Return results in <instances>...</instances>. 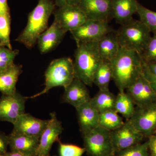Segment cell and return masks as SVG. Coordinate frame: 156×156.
Wrapping results in <instances>:
<instances>
[{
    "label": "cell",
    "instance_id": "obj_37",
    "mask_svg": "<svg viewBox=\"0 0 156 156\" xmlns=\"http://www.w3.org/2000/svg\"><path fill=\"white\" fill-rule=\"evenodd\" d=\"M9 13L10 11L7 0H0V14Z\"/></svg>",
    "mask_w": 156,
    "mask_h": 156
},
{
    "label": "cell",
    "instance_id": "obj_6",
    "mask_svg": "<svg viewBox=\"0 0 156 156\" xmlns=\"http://www.w3.org/2000/svg\"><path fill=\"white\" fill-rule=\"evenodd\" d=\"M84 147L89 156H114L111 131L98 126L83 134Z\"/></svg>",
    "mask_w": 156,
    "mask_h": 156
},
{
    "label": "cell",
    "instance_id": "obj_44",
    "mask_svg": "<svg viewBox=\"0 0 156 156\" xmlns=\"http://www.w3.org/2000/svg\"></svg>",
    "mask_w": 156,
    "mask_h": 156
},
{
    "label": "cell",
    "instance_id": "obj_39",
    "mask_svg": "<svg viewBox=\"0 0 156 156\" xmlns=\"http://www.w3.org/2000/svg\"><path fill=\"white\" fill-rule=\"evenodd\" d=\"M5 156H30L26 155L23 154L18 152L14 151H11L10 152H7V153L5 155Z\"/></svg>",
    "mask_w": 156,
    "mask_h": 156
},
{
    "label": "cell",
    "instance_id": "obj_41",
    "mask_svg": "<svg viewBox=\"0 0 156 156\" xmlns=\"http://www.w3.org/2000/svg\"><path fill=\"white\" fill-rule=\"evenodd\" d=\"M154 134H156V131H155V132Z\"/></svg>",
    "mask_w": 156,
    "mask_h": 156
},
{
    "label": "cell",
    "instance_id": "obj_28",
    "mask_svg": "<svg viewBox=\"0 0 156 156\" xmlns=\"http://www.w3.org/2000/svg\"><path fill=\"white\" fill-rule=\"evenodd\" d=\"M136 13L140 17V20L149 28L151 33H156V12L145 8L138 3Z\"/></svg>",
    "mask_w": 156,
    "mask_h": 156
},
{
    "label": "cell",
    "instance_id": "obj_5",
    "mask_svg": "<svg viewBox=\"0 0 156 156\" xmlns=\"http://www.w3.org/2000/svg\"><path fill=\"white\" fill-rule=\"evenodd\" d=\"M45 88L41 92L27 98H35L44 95L54 87L66 88L76 77L73 61L69 57L54 59L49 65L45 74Z\"/></svg>",
    "mask_w": 156,
    "mask_h": 156
},
{
    "label": "cell",
    "instance_id": "obj_23",
    "mask_svg": "<svg viewBox=\"0 0 156 156\" xmlns=\"http://www.w3.org/2000/svg\"><path fill=\"white\" fill-rule=\"evenodd\" d=\"M116 96L109 90H99L94 97L91 98L89 102L101 113L111 110H114Z\"/></svg>",
    "mask_w": 156,
    "mask_h": 156
},
{
    "label": "cell",
    "instance_id": "obj_45",
    "mask_svg": "<svg viewBox=\"0 0 156 156\" xmlns=\"http://www.w3.org/2000/svg\"></svg>",
    "mask_w": 156,
    "mask_h": 156
},
{
    "label": "cell",
    "instance_id": "obj_27",
    "mask_svg": "<svg viewBox=\"0 0 156 156\" xmlns=\"http://www.w3.org/2000/svg\"><path fill=\"white\" fill-rule=\"evenodd\" d=\"M11 16L9 14H0V44L12 50L10 41Z\"/></svg>",
    "mask_w": 156,
    "mask_h": 156
},
{
    "label": "cell",
    "instance_id": "obj_31",
    "mask_svg": "<svg viewBox=\"0 0 156 156\" xmlns=\"http://www.w3.org/2000/svg\"><path fill=\"white\" fill-rule=\"evenodd\" d=\"M59 142V153L60 156H82L86 152L85 147L73 144H64Z\"/></svg>",
    "mask_w": 156,
    "mask_h": 156
},
{
    "label": "cell",
    "instance_id": "obj_33",
    "mask_svg": "<svg viewBox=\"0 0 156 156\" xmlns=\"http://www.w3.org/2000/svg\"><path fill=\"white\" fill-rule=\"evenodd\" d=\"M143 75L148 81L156 94V77L151 72L146 62H143Z\"/></svg>",
    "mask_w": 156,
    "mask_h": 156
},
{
    "label": "cell",
    "instance_id": "obj_30",
    "mask_svg": "<svg viewBox=\"0 0 156 156\" xmlns=\"http://www.w3.org/2000/svg\"><path fill=\"white\" fill-rule=\"evenodd\" d=\"M19 50H11L6 47L0 48V71L8 68L13 64L16 56L19 54Z\"/></svg>",
    "mask_w": 156,
    "mask_h": 156
},
{
    "label": "cell",
    "instance_id": "obj_24",
    "mask_svg": "<svg viewBox=\"0 0 156 156\" xmlns=\"http://www.w3.org/2000/svg\"><path fill=\"white\" fill-rule=\"evenodd\" d=\"M132 98L125 91H119L116 96L114 110L123 116L126 120L130 119L134 114L135 106Z\"/></svg>",
    "mask_w": 156,
    "mask_h": 156
},
{
    "label": "cell",
    "instance_id": "obj_10",
    "mask_svg": "<svg viewBox=\"0 0 156 156\" xmlns=\"http://www.w3.org/2000/svg\"><path fill=\"white\" fill-rule=\"evenodd\" d=\"M26 99L17 91L12 95H3L0 98V121L14 124L20 115L25 113Z\"/></svg>",
    "mask_w": 156,
    "mask_h": 156
},
{
    "label": "cell",
    "instance_id": "obj_21",
    "mask_svg": "<svg viewBox=\"0 0 156 156\" xmlns=\"http://www.w3.org/2000/svg\"><path fill=\"white\" fill-rule=\"evenodd\" d=\"M22 72V66L14 63L0 71V92L3 95H12L16 93V84Z\"/></svg>",
    "mask_w": 156,
    "mask_h": 156
},
{
    "label": "cell",
    "instance_id": "obj_26",
    "mask_svg": "<svg viewBox=\"0 0 156 156\" xmlns=\"http://www.w3.org/2000/svg\"><path fill=\"white\" fill-rule=\"evenodd\" d=\"M122 118L114 110L99 113V126L112 131L124 124Z\"/></svg>",
    "mask_w": 156,
    "mask_h": 156
},
{
    "label": "cell",
    "instance_id": "obj_17",
    "mask_svg": "<svg viewBox=\"0 0 156 156\" xmlns=\"http://www.w3.org/2000/svg\"><path fill=\"white\" fill-rule=\"evenodd\" d=\"M64 89L62 101L75 108L89 102L91 98L87 85L77 78L75 77Z\"/></svg>",
    "mask_w": 156,
    "mask_h": 156
},
{
    "label": "cell",
    "instance_id": "obj_3",
    "mask_svg": "<svg viewBox=\"0 0 156 156\" xmlns=\"http://www.w3.org/2000/svg\"><path fill=\"white\" fill-rule=\"evenodd\" d=\"M98 41L77 44L73 62L76 77L92 87L95 73L103 60L98 52Z\"/></svg>",
    "mask_w": 156,
    "mask_h": 156
},
{
    "label": "cell",
    "instance_id": "obj_34",
    "mask_svg": "<svg viewBox=\"0 0 156 156\" xmlns=\"http://www.w3.org/2000/svg\"><path fill=\"white\" fill-rule=\"evenodd\" d=\"M9 146V135L0 131V155L4 156L6 154Z\"/></svg>",
    "mask_w": 156,
    "mask_h": 156
},
{
    "label": "cell",
    "instance_id": "obj_19",
    "mask_svg": "<svg viewBox=\"0 0 156 156\" xmlns=\"http://www.w3.org/2000/svg\"><path fill=\"white\" fill-rule=\"evenodd\" d=\"M9 146L11 151L30 156L36 155L40 138L11 132L9 135Z\"/></svg>",
    "mask_w": 156,
    "mask_h": 156
},
{
    "label": "cell",
    "instance_id": "obj_36",
    "mask_svg": "<svg viewBox=\"0 0 156 156\" xmlns=\"http://www.w3.org/2000/svg\"><path fill=\"white\" fill-rule=\"evenodd\" d=\"M148 149L150 151V156H156V134L148 137Z\"/></svg>",
    "mask_w": 156,
    "mask_h": 156
},
{
    "label": "cell",
    "instance_id": "obj_4",
    "mask_svg": "<svg viewBox=\"0 0 156 156\" xmlns=\"http://www.w3.org/2000/svg\"><path fill=\"white\" fill-rule=\"evenodd\" d=\"M116 34L120 47L142 54L150 41L151 32L140 20L133 19L121 26Z\"/></svg>",
    "mask_w": 156,
    "mask_h": 156
},
{
    "label": "cell",
    "instance_id": "obj_25",
    "mask_svg": "<svg viewBox=\"0 0 156 156\" xmlns=\"http://www.w3.org/2000/svg\"><path fill=\"white\" fill-rule=\"evenodd\" d=\"M112 77L111 62L103 61L95 73L93 83L98 87L99 90H108L109 85Z\"/></svg>",
    "mask_w": 156,
    "mask_h": 156
},
{
    "label": "cell",
    "instance_id": "obj_7",
    "mask_svg": "<svg viewBox=\"0 0 156 156\" xmlns=\"http://www.w3.org/2000/svg\"><path fill=\"white\" fill-rule=\"evenodd\" d=\"M114 32L107 21L87 20L83 24L70 32L77 44L98 41L107 34Z\"/></svg>",
    "mask_w": 156,
    "mask_h": 156
},
{
    "label": "cell",
    "instance_id": "obj_35",
    "mask_svg": "<svg viewBox=\"0 0 156 156\" xmlns=\"http://www.w3.org/2000/svg\"><path fill=\"white\" fill-rule=\"evenodd\" d=\"M56 8L67 6H78L80 0H52Z\"/></svg>",
    "mask_w": 156,
    "mask_h": 156
},
{
    "label": "cell",
    "instance_id": "obj_12",
    "mask_svg": "<svg viewBox=\"0 0 156 156\" xmlns=\"http://www.w3.org/2000/svg\"><path fill=\"white\" fill-rule=\"evenodd\" d=\"M126 90L136 106L156 103L155 92L143 74Z\"/></svg>",
    "mask_w": 156,
    "mask_h": 156
},
{
    "label": "cell",
    "instance_id": "obj_43",
    "mask_svg": "<svg viewBox=\"0 0 156 156\" xmlns=\"http://www.w3.org/2000/svg\"><path fill=\"white\" fill-rule=\"evenodd\" d=\"M0 156H1V155H0Z\"/></svg>",
    "mask_w": 156,
    "mask_h": 156
},
{
    "label": "cell",
    "instance_id": "obj_2",
    "mask_svg": "<svg viewBox=\"0 0 156 156\" xmlns=\"http://www.w3.org/2000/svg\"><path fill=\"white\" fill-rule=\"evenodd\" d=\"M56 8L52 0H39L29 14L26 26L16 41L28 49L33 48L39 36L48 28L49 18Z\"/></svg>",
    "mask_w": 156,
    "mask_h": 156
},
{
    "label": "cell",
    "instance_id": "obj_1",
    "mask_svg": "<svg viewBox=\"0 0 156 156\" xmlns=\"http://www.w3.org/2000/svg\"><path fill=\"white\" fill-rule=\"evenodd\" d=\"M143 62L138 52L120 47L116 56L111 62L112 79L119 91H125L142 75Z\"/></svg>",
    "mask_w": 156,
    "mask_h": 156
},
{
    "label": "cell",
    "instance_id": "obj_13",
    "mask_svg": "<svg viewBox=\"0 0 156 156\" xmlns=\"http://www.w3.org/2000/svg\"><path fill=\"white\" fill-rule=\"evenodd\" d=\"M50 119L41 135L36 155H46L49 152L53 144L58 141V136L63 131L62 123L58 121L55 113L50 114Z\"/></svg>",
    "mask_w": 156,
    "mask_h": 156
},
{
    "label": "cell",
    "instance_id": "obj_15",
    "mask_svg": "<svg viewBox=\"0 0 156 156\" xmlns=\"http://www.w3.org/2000/svg\"><path fill=\"white\" fill-rule=\"evenodd\" d=\"M78 6L87 20L108 22L112 17L111 0H80Z\"/></svg>",
    "mask_w": 156,
    "mask_h": 156
},
{
    "label": "cell",
    "instance_id": "obj_32",
    "mask_svg": "<svg viewBox=\"0 0 156 156\" xmlns=\"http://www.w3.org/2000/svg\"><path fill=\"white\" fill-rule=\"evenodd\" d=\"M141 56L146 63L156 62V33L151 37Z\"/></svg>",
    "mask_w": 156,
    "mask_h": 156
},
{
    "label": "cell",
    "instance_id": "obj_40",
    "mask_svg": "<svg viewBox=\"0 0 156 156\" xmlns=\"http://www.w3.org/2000/svg\"><path fill=\"white\" fill-rule=\"evenodd\" d=\"M35 156H50V155L49 154L46 155H36Z\"/></svg>",
    "mask_w": 156,
    "mask_h": 156
},
{
    "label": "cell",
    "instance_id": "obj_9",
    "mask_svg": "<svg viewBox=\"0 0 156 156\" xmlns=\"http://www.w3.org/2000/svg\"><path fill=\"white\" fill-rule=\"evenodd\" d=\"M115 153L140 143L144 136L134 128L129 120L119 128L111 131Z\"/></svg>",
    "mask_w": 156,
    "mask_h": 156
},
{
    "label": "cell",
    "instance_id": "obj_14",
    "mask_svg": "<svg viewBox=\"0 0 156 156\" xmlns=\"http://www.w3.org/2000/svg\"><path fill=\"white\" fill-rule=\"evenodd\" d=\"M49 120H42L29 114L21 115L13 124L12 133L40 138Z\"/></svg>",
    "mask_w": 156,
    "mask_h": 156
},
{
    "label": "cell",
    "instance_id": "obj_16",
    "mask_svg": "<svg viewBox=\"0 0 156 156\" xmlns=\"http://www.w3.org/2000/svg\"><path fill=\"white\" fill-rule=\"evenodd\" d=\"M66 33L54 20L38 39L37 43L40 52L45 54L55 49L61 43Z\"/></svg>",
    "mask_w": 156,
    "mask_h": 156
},
{
    "label": "cell",
    "instance_id": "obj_11",
    "mask_svg": "<svg viewBox=\"0 0 156 156\" xmlns=\"http://www.w3.org/2000/svg\"><path fill=\"white\" fill-rule=\"evenodd\" d=\"M53 14L54 20L66 32L75 30L87 20L86 15L78 5L56 8Z\"/></svg>",
    "mask_w": 156,
    "mask_h": 156
},
{
    "label": "cell",
    "instance_id": "obj_22",
    "mask_svg": "<svg viewBox=\"0 0 156 156\" xmlns=\"http://www.w3.org/2000/svg\"><path fill=\"white\" fill-rule=\"evenodd\" d=\"M98 47L102 60L111 62L116 56L120 48L116 31L101 38L98 41Z\"/></svg>",
    "mask_w": 156,
    "mask_h": 156
},
{
    "label": "cell",
    "instance_id": "obj_29",
    "mask_svg": "<svg viewBox=\"0 0 156 156\" xmlns=\"http://www.w3.org/2000/svg\"><path fill=\"white\" fill-rule=\"evenodd\" d=\"M148 140L139 143L115 154L114 156H150Z\"/></svg>",
    "mask_w": 156,
    "mask_h": 156
},
{
    "label": "cell",
    "instance_id": "obj_38",
    "mask_svg": "<svg viewBox=\"0 0 156 156\" xmlns=\"http://www.w3.org/2000/svg\"><path fill=\"white\" fill-rule=\"evenodd\" d=\"M147 64L151 72L156 77V62H150Z\"/></svg>",
    "mask_w": 156,
    "mask_h": 156
},
{
    "label": "cell",
    "instance_id": "obj_42",
    "mask_svg": "<svg viewBox=\"0 0 156 156\" xmlns=\"http://www.w3.org/2000/svg\"><path fill=\"white\" fill-rule=\"evenodd\" d=\"M1 46H1V44H0V48H1Z\"/></svg>",
    "mask_w": 156,
    "mask_h": 156
},
{
    "label": "cell",
    "instance_id": "obj_20",
    "mask_svg": "<svg viewBox=\"0 0 156 156\" xmlns=\"http://www.w3.org/2000/svg\"><path fill=\"white\" fill-rule=\"evenodd\" d=\"M76 108L78 123L82 134L99 126V113L92 106L89 101Z\"/></svg>",
    "mask_w": 156,
    "mask_h": 156
},
{
    "label": "cell",
    "instance_id": "obj_18",
    "mask_svg": "<svg viewBox=\"0 0 156 156\" xmlns=\"http://www.w3.org/2000/svg\"><path fill=\"white\" fill-rule=\"evenodd\" d=\"M138 3L136 0H111L112 17L121 25L130 22L137 12Z\"/></svg>",
    "mask_w": 156,
    "mask_h": 156
},
{
    "label": "cell",
    "instance_id": "obj_8",
    "mask_svg": "<svg viewBox=\"0 0 156 156\" xmlns=\"http://www.w3.org/2000/svg\"><path fill=\"white\" fill-rule=\"evenodd\" d=\"M129 120L144 136L153 135L156 130V103L135 107L134 114Z\"/></svg>",
    "mask_w": 156,
    "mask_h": 156
}]
</instances>
